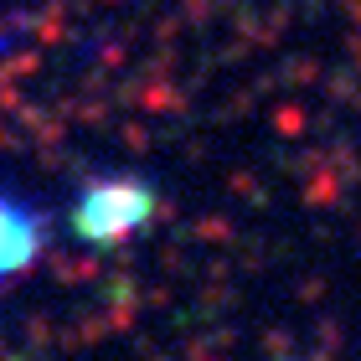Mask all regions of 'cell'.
Instances as JSON below:
<instances>
[{
	"mask_svg": "<svg viewBox=\"0 0 361 361\" xmlns=\"http://www.w3.org/2000/svg\"><path fill=\"white\" fill-rule=\"evenodd\" d=\"M47 248H52V217L37 202L0 186V289L21 284L47 258Z\"/></svg>",
	"mask_w": 361,
	"mask_h": 361,
	"instance_id": "7a4b0ae2",
	"label": "cell"
},
{
	"mask_svg": "<svg viewBox=\"0 0 361 361\" xmlns=\"http://www.w3.org/2000/svg\"><path fill=\"white\" fill-rule=\"evenodd\" d=\"M150 217H155V191L135 176H98L73 202V233L98 243V248L135 238Z\"/></svg>",
	"mask_w": 361,
	"mask_h": 361,
	"instance_id": "6da1fadb",
	"label": "cell"
}]
</instances>
